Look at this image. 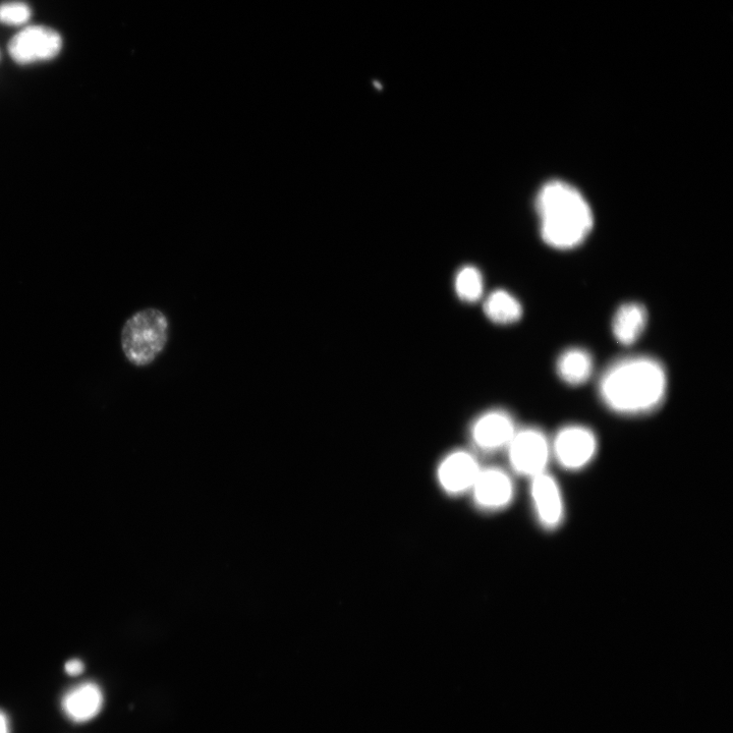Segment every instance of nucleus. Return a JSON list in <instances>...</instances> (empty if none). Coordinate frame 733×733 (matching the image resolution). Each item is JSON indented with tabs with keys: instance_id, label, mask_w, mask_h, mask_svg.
Segmentation results:
<instances>
[{
	"instance_id": "5",
	"label": "nucleus",
	"mask_w": 733,
	"mask_h": 733,
	"mask_svg": "<svg viewBox=\"0 0 733 733\" xmlns=\"http://www.w3.org/2000/svg\"><path fill=\"white\" fill-rule=\"evenodd\" d=\"M506 449L513 469L531 479L546 472L552 457L549 439L533 427L518 429Z\"/></svg>"
},
{
	"instance_id": "15",
	"label": "nucleus",
	"mask_w": 733,
	"mask_h": 733,
	"mask_svg": "<svg viewBox=\"0 0 733 733\" xmlns=\"http://www.w3.org/2000/svg\"><path fill=\"white\" fill-rule=\"evenodd\" d=\"M455 289L463 302H478L484 292V280L480 270L471 265L461 268L456 275Z\"/></svg>"
},
{
	"instance_id": "2",
	"label": "nucleus",
	"mask_w": 733,
	"mask_h": 733,
	"mask_svg": "<svg viewBox=\"0 0 733 733\" xmlns=\"http://www.w3.org/2000/svg\"><path fill=\"white\" fill-rule=\"evenodd\" d=\"M537 211L544 242L558 250L581 245L593 228V213L583 195L571 185L552 181L539 192Z\"/></svg>"
},
{
	"instance_id": "18",
	"label": "nucleus",
	"mask_w": 733,
	"mask_h": 733,
	"mask_svg": "<svg viewBox=\"0 0 733 733\" xmlns=\"http://www.w3.org/2000/svg\"><path fill=\"white\" fill-rule=\"evenodd\" d=\"M0 733H10L8 716L2 710H0Z\"/></svg>"
},
{
	"instance_id": "13",
	"label": "nucleus",
	"mask_w": 733,
	"mask_h": 733,
	"mask_svg": "<svg viewBox=\"0 0 733 733\" xmlns=\"http://www.w3.org/2000/svg\"><path fill=\"white\" fill-rule=\"evenodd\" d=\"M594 371L592 355L582 348H570L562 352L556 361V373L559 378L571 385L580 386L586 383Z\"/></svg>"
},
{
	"instance_id": "6",
	"label": "nucleus",
	"mask_w": 733,
	"mask_h": 733,
	"mask_svg": "<svg viewBox=\"0 0 733 733\" xmlns=\"http://www.w3.org/2000/svg\"><path fill=\"white\" fill-rule=\"evenodd\" d=\"M63 47L61 35L44 26H31L18 33L10 42L13 60L21 65L49 61Z\"/></svg>"
},
{
	"instance_id": "7",
	"label": "nucleus",
	"mask_w": 733,
	"mask_h": 733,
	"mask_svg": "<svg viewBox=\"0 0 733 733\" xmlns=\"http://www.w3.org/2000/svg\"><path fill=\"white\" fill-rule=\"evenodd\" d=\"M518 428L514 418L503 410H492L481 415L471 429L472 440L485 451L506 448Z\"/></svg>"
},
{
	"instance_id": "16",
	"label": "nucleus",
	"mask_w": 733,
	"mask_h": 733,
	"mask_svg": "<svg viewBox=\"0 0 733 733\" xmlns=\"http://www.w3.org/2000/svg\"><path fill=\"white\" fill-rule=\"evenodd\" d=\"M30 8L20 2L7 3L0 6V23L12 26L24 25L31 18Z\"/></svg>"
},
{
	"instance_id": "8",
	"label": "nucleus",
	"mask_w": 733,
	"mask_h": 733,
	"mask_svg": "<svg viewBox=\"0 0 733 733\" xmlns=\"http://www.w3.org/2000/svg\"><path fill=\"white\" fill-rule=\"evenodd\" d=\"M531 495L540 524L557 529L565 518V502L557 481L547 472L532 478Z\"/></svg>"
},
{
	"instance_id": "17",
	"label": "nucleus",
	"mask_w": 733,
	"mask_h": 733,
	"mask_svg": "<svg viewBox=\"0 0 733 733\" xmlns=\"http://www.w3.org/2000/svg\"><path fill=\"white\" fill-rule=\"evenodd\" d=\"M84 668V663L79 659H73L65 666L66 672L72 676L80 675L84 671Z\"/></svg>"
},
{
	"instance_id": "9",
	"label": "nucleus",
	"mask_w": 733,
	"mask_h": 733,
	"mask_svg": "<svg viewBox=\"0 0 733 733\" xmlns=\"http://www.w3.org/2000/svg\"><path fill=\"white\" fill-rule=\"evenodd\" d=\"M481 471L477 460L468 451L458 450L448 455L438 469L442 488L451 494H460L473 488Z\"/></svg>"
},
{
	"instance_id": "4",
	"label": "nucleus",
	"mask_w": 733,
	"mask_h": 733,
	"mask_svg": "<svg viewBox=\"0 0 733 733\" xmlns=\"http://www.w3.org/2000/svg\"><path fill=\"white\" fill-rule=\"evenodd\" d=\"M551 443V456L568 471H581L596 457L598 439L595 433L582 425L561 428Z\"/></svg>"
},
{
	"instance_id": "10",
	"label": "nucleus",
	"mask_w": 733,
	"mask_h": 733,
	"mask_svg": "<svg viewBox=\"0 0 733 733\" xmlns=\"http://www.w3.org/2000/svg\"><path fill=\"white\" fill-rule=\"evenodd\" d=\"M472 489L475 500L486 510H499L510 504L515 491L511 477L496 468L481 469Z\"/></svg>"
},
{
	"instance_id": "14",
	"label": "nucleus",
	"mask_w": 733,
	"mask_h": 733,
	"mask_svg": "<svg viewBox=\"0 0 733 733\" xmlns=\"http://www.w3.org/2000/svg\"><path fill=\"white\" fill-rule=\"evenodd\" d=\"M486 317L498 325H511L523 316L520 301L511 293L497 290L490 294L484 303Z\"/></svg>"
},
{
	"instance_id": "11",
	"label": "nucleus",
	"mask_w": 733,
	"mask_h": 733,
	"mask_svg": "<svg viewBox=\"0 0 733 733\" xmlns=\"http://www.w3.org/2000/svg\"><path fill=\"white\" fill-rule=\"evenodd\" d=\"M103 693L97 684L87 682L70 690L62 701L66 716L75 723H85L102 710Z\"/></svg>"
},
{
	"instance_id": "12",
	"label": "nucleus",
	"mask_w": 733,
	"mask_h": 733,
	"mask_svg": "<svg viewBox=\"0 0 733 733\" xmlns=\"http://www.w3.org/2000/svg\"><path fill=\"white\" fill-rule=\"evenodd\" d=\"M648 323L646 308L636 302L620 306L612 319V333L617 343L632 346L639 341Z\"/></svg>"
},
{
	"instance_id": "3",
	"label": "nucleus",
	"mask_w": 733,
	"mask_h": 733,
	"mask_svg": "<svg viewBox=\"0 0 733 733\" xmlns=\"http://www.w3.org/2000/svg\"><path fill=\"white\" fill-rule=\"evenodd\" d=\"M169 338V323L158 309H145L127 320L122 330V348L136 367L151 365L164 351Z\"/></svg>"
},
{
	"instance_id": "1",
	"label": "nucleus",
	"mask_w": 733,
	"mask_h": 733,
	"mask_svg": "<svg viewBox=\"0 0 733 733\" xmlns=\"http://www.w3.org/2000/svg\"><path fill=\"white\" fill-rule=\"evenodd\" d=\"M667 372L656 359L632 356L612 363L602 374L598 391L613 413L642 416L657 410L666 398Z\"/></svg>"
}]
</instances>
